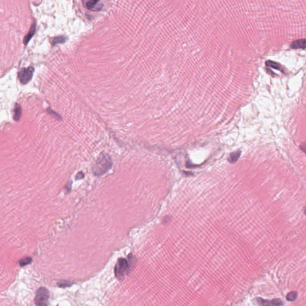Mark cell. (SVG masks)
Masks as SVG:
<instances>
[{
	"label": "cell",
	"mask_w": 306,
	"mask_h": 306,
	"mask_svg": "<svg viewBox=\"0 0 306 306\" xmlns=\"http://www.w3.org/2000/svg\"><path fill=\"white\" fill-rule=\"evenodd\" d=\"M98 1H89L87 2V6L89 8H93L96 3H98Z\"/></svg>",
	"instance_id": "cell-12"
},
{
	"label": "cell",
	"mask_w": 306,
	"mask_h": 306,
	"mask_svg": "<svg viewBox=\"0 0 306 306\" xmlns=\"http://www.w3.org/2000/svg\"><path fill=\"white\" fill-rule=\"evenodd\" d=\"M32 261V259L31 257H25V258L21 259L19 261V264L22 267L26 266V265L31 264Z\"/></svg>",
	"instance_id": "cell-10"
},
{
	"label": "cell",
	"mask_w": 306,
	"mask_h": 306,
	"mask_svg": "<svg viewBox=\"0 0 306 306\" xmlns=\"http://www.w3.org/2000/svg\"><path fill=\"white\" fill-rule=\"evenodd\" d=\"M297 295L298 293L296 291H292L286 295V298L288 301H294L297 299Z\"/></svg>",
	"instance_id": "cell-9"
},
{
	"label": "cell",
	"mask_w": 306,
	"mask_h": 306,
	"mask_svg": "<svg viewBox=\"0 0 306 306\" xmlns=\"http://www.w3.org/2000/svg\"><path fill=\"white\" fill-rule=\"evenodd\" d=\"M72 284H73L72 282L68 281V280H61V281L58 282L57 283L58 286H59L60 288L69 287L71 285H72Z\"/></svg>",
	"instance_id": "cell-11"
},
{
	"label": "cell",
	"mask_w": 306,
	"mask_h": 306,
	"mask_svg": "<svg viewBox=\"0 0 306 306\" xmlns=\"http://www.w3.org/2000/svg\"><path fill=\"white\" fill-rule=\"evenodd\" d=\"M34 71V69L32 66L22 69L18 74L20 83L23 84H26L29 82L32 78Z\"/></svg>",
	"instance_id": "cell-4"
},
{
	"label": "cell",
	"mask_w": 306,
	"mask_h": 306,
	"mask_svg": "<svg viewBox=\"0 0 306 306\" xmlns=\"http://www.w3.org/2000/svg\"><path fill=\"white\" fill-rule=\"evenodd\" d=\"M14 120L16 121H19L22 115V108L20 105L16 104L14 109Z\"/></svg>",
	"instance_id": "cell-7"
},
{
	"label": "cell",
	"mask_w": 306,
	"mask_h": 306,
	"mask_svg": "<svg viewBox=\"0 0 306 306\" xmlns=\"http://www.w3.org/2000/svg\"><path fill=\"white\" fill-rule=\"evenodd\" d=\"M35 30H36V25H35V23H33L32 25V26H31V29H30L29 32L25 37L24 39H23V43L25 45L28 44L29 41L33 37V35H34V34L35 32Z\"/></svg>",
	"instance_id": "cell-6"
},
{
	"label": "cell",
	"mask_w": 306,
	"mask_h": 306,
	"mask_svg": "<svg viewBox=\"0 0 306 306\" xmlns=\"http://www.w3.org/2000/svg\"><path fill=\"white\" fill-rule=\"evenodd\" d=\"M292 49H304L305 48V39L298 40L293 42L291 44Z\"/></svg>",
	"instance_id": "cell-8"
},
{
	"label": "cell",
	"mask_w": 306,
	"mask_h": 306,
	"mask_svg": "<svg viewBox=\"0 0 306 306\" xmlns=\"http://www.w3.org/2000/svg\"><path fill=\"white\" fill-rule=\"evenodd\" d=\"M112 167V161L110 156L106 153H102L98 157L93 168L95 175L101 176L107 172Z\"/></svg>",
	"instance_id": "cell-2"
},
{
	"label": "cell",
	"mask_w": 306,
	"mask_h": 306,
	"mask_svg": "<svg viewBox=\"0 0 306 306\" xmlns=\"http://www.w3.org/2000/svg\"><path fill=\"white\" fill-rule=\"evenodd\" d=\"M62 41H63V38H62V37L56 38H54V40L53 41V44H55L58 43L59 42H62Z\"/></svg>",
	"instance_id": "cell-13"
},
{
	"label": "cell",
	"mask_w": 306,
	"mask_h": 306,
	"mask_svg": "<svg viewBox=\"0 0 306 306\" xmlns=\"http://www.w3.org/2000/svg\"><path fill=\"white\" fill-rule=\"evenodd\" d=\"M133 259L134 258L132 255L131 258H129L128 260L124 258H120L117 260L114 267V273L119 280L123 279L124 276L132 270L133 265L135 264Z\"/></svg>",
	"instance_id": "cell-1"
},
{
	"label": "cell",
	"mask_w": 306,
	"mask_h": 306,
	"mask_svg": "<svg viewBox=\"0 0 306 306\" xmlns=\"http://www.w3.org/2000/svg\"><path fill=\"white\" fill-rule=\"evenodd\" d=\"M259 305L261 306H283V301L279 298H275L271 300L262 299V298H257L256 299Z\"/></svg>",
	"instance_id": "cell-5"
},
{
	"label": "cell",
	"mask_w": 306,
	"mask_h": 306,
	"mask_svg": "<svg viewBox=\"0 0 306 306\" xmlns=\"http://www.w3.org/2000/svg\"><path fill=\"white\" fill-rule=\"evenodd\" d=\"M49 292L44 287L40 288L37 292L35 298V303L37 306H47L49 304Z\"/></svg>",
	"instance_id": "cell-3"
}]
</instances>
